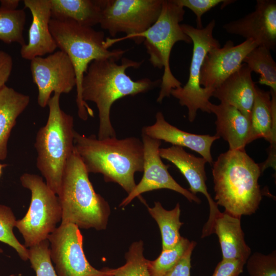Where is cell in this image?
I'll list each match as a JSON object with an SVG mask.
<instances>
[{"instance_id":"7","label":"cell","mask_w":276,"mask_h":276,"mask_svg":"<svg viewBox=\"0 0 276 276\" xmlns=\"http://www.w3.org/2000/svg\"><path fill=\"white\" fill-rule=\"evenodd\" d=\"M185 11L175 0H163L160 15L156 21L145 31L135 35L137 44L143 42L154 67L164 69L160 89L157 102L161 103L169 97L173 89L180 87L181 83L175 77L170 66V56L174 45L178 41L192 43L190 38L181 28Z\"/></svg>"},{"instance_id":"32","label":"cell","mask_w":276,"mask_h":276,"mask_svg":"<svg viewBox=\"0 0 276 276\" xmlns=\"http://www.w3.org/2000/svg\"><path fill=\"white\" fill-rule=\"evenodd\" d=\"M246 262L250 276H276L275 251L268 255L255 252L249 256Z\"/></svg>"},{"instance_id":"11","label":"cell","mask_w":276,"mask_h":276,"mask_svg":"<svg viewBox=\"0 0 276 276\" xmlns=\"http://www.w3.org/2000/svg\"><path fill=\"white\" fill-rule=\"evenodd\" d=\"M50 257L58 276H108L107 268L99 270L87 260L83 236L72 223H61L49 235Z\"/></svg>"},{"instance_id":"6","label":"cell","mask_w":276,"mask_h":276,"mask_svg":"<svg viewBox=\"0 0 276 276\" xmlns=\"http://www.w3.org/2000/svg\"><path fill=\"white\" fill-rule=\"evenodd\" d=\"M60 96V94L54 93L51 97L47 122L38 131L34 144L37 168L57 195L66 164L74 150L75 132L74 118L61 109Z\"/></svg>"},{"instance_id":"29","label":"cell","mask_w":276,"mask_h":276,"mask_svg":"<svg viewBox=\"0 0 276 276\" xmlns=\"http://www.w3.org/2000/svg\"><path fill=\"white\" fill-rule=\"evenodd\" d=\"M191 242L181 237L173 247L162 249L160 255L153 261H148V270L151 276H163L171 270L185 254Z\"/></svg>"},{"instance_id":"8","label":"cell","mask_w":276,"mask_h":276,"mask_svg":"<svg viewBox=\"0 0 276 276\" xmlns=\"http://www.w3.org/2000/svg\"><path fill=\"white\" fill-rule=\"evenodd\" d=\"M23 187L31 192L29 209L25 216L17 220L15 227L29 248L48 240L61 221L62 210L58 196L36 174L24 173L20 177Z\"/></svg>"},{"instance_id":"25","label":"cell","mask_w":276,"mask_h":276,"mask_svg":"<svg viewBox=\"0 0 276 276\" xmlns=\"http://www.w3.org/2000/svg\"><path fill=\"white\" fill-rule=\"evenodd\" d=\"M152 218L157 222L162 236V249H169L175 246L180 240L179 229L183 223L180 221V208L177 203L171 210L165 209L159 201L154 206L148 207Z\"/></svg>"},{"instance_id":"9","label":"cell","mask_w":276,"mask_h":276,"mask_svg":"<svg viewBox=\"0 0 276 276\" xmlns=\"http://www.w3.org/2000/svg\"><path fill=\"white\" fill-rule=\"evenodd\" d=\"M215 24L213 19L201 29L188 24H180L181 29L193 43V54L187 82L183 86L172 89L170 95L177 99L181 106L187 108L190 122L194 121L198 110L211 113L208 105L214 90L201 86L200 77L206 54L213 48L220 47L219 41L213 36Z\"/></svg>"},{"instance_id":"19","label":"cell","mask_w":276,"mask_h":276,"mask_svg":"<svg viewBox=\"0 0 276 276\" xmlns=\"http://www.w3.org/2000/svg\"><path fill=\"white\" fill-rule=\"evenodd\" d=\"M142 132L153 139L171 144L173 146L187 147L197 152L207 163H213L211 148L213 143L219 138L216 135L196 134L183 131L169 123L163 113L155 115V123L143 127Z\"/></svg>"},{"instance_id":"4","label":"cell","mask_w":276,"mask_h":276,"mask_svg":"<svg viewBox=\"0 0 276 276\" xmlns=\"http://www.w3.org/2000/svg\"><path fill=\"white\" fill-rule=\"evenodd\" d=\"M50 32L61 51L68 56L74 66L76 77V104L78 115L84 121L94 117L93 110L82 97V83L89 64L93 61L107 58L121 59L125 50H109L104 46L105 35L103 31L93 27L81 25L70 19L51 18Z\"/></svg>"},{"instance_id":"28","label":"cell","mask_w":276,"mask_h":276,"mask_svg":"<svg viewBox=\"0 0 276 276\" xmlns=\"http://www.w3.org/2000/svg\"><path fill=\"white\" fill-rule=\"evenodd\" d=\"M26 18L24 10L7 11L0 8V40L5 43L17 42L21 47L24 45Z\"/></svg>"},{"instance_id":"35","label":"cell","mask_w":276,"mask_h":276,"mask_svg":"<svg viewBox=\"0 0 276 276\" xmlns=\"http://www.w3.org/2000/svg\"><path fill=\"white\" fill-rule=\"evenodd\" d=\"M196 243L191 241L185 254L176 264L163 276H190L191 259Z\"/></svg>"},{"instance_id":"30","label":"cell","mask_w":276,"mask_h":276,"mask_svg":"<svg viewBox=\"0 0 276 276\" xmlns=\"http://www.w3.org/2000/svg\"><path fill=\"white\" fill-rule=\"evenodd\" d=\"M17 220L12 210L0 204V241L13 248L24 261L29 259V250L21 244L13 233Z\"/></svg>"},{"instance_id":"10","label":"cell","mask_w":276,"mask_h":276,"mask_svg":"<svg viewBox=\"0 0 276 276\" xmlns=\"http://www.w3.org/2000/svg\"><path fill=\"white\" fill-rule=\"evenodd\" d=\"M163 0H101L99 24L112 37L126 34L119 38H106V49L124 39H132L150 28L158 18Z\"/></svg>"},{"instance_id":"3","label":"cell","mask_w":276,"mask_h":276,"mask_svg":"<svg viewBox=\"0 0 276 276\" xmlns=\"http://www.w3.org/2000/svg\"><path fill=\"white\" fill-rule=\"evenodd\" d=\"M262 173L245 150H227L213 163L212 174L217 204L236 217L254 213L262 194L258 183Z\"/></svg>"},{"instance_id":"18","label":"cell","mask_w":276,"mask_h":276,"mask_svg":"<svg viewBox=\"0 0 276 276\" xmlns=\"http://www.w3.org/2000/svg\"><path fill=\"white\" fill-rule=\"evenodd\" d=\"M29 9L32 21L28 31V42L21 47L22 58L31 60L36 57L54 53L57 44L50 32L51 19L50 0H24Z\"/></svg>"},{"instance_id":"21","label":"cell","mask_w":276,"mask_h":276,"mask_svg":"<svg viewBox=\"0 0 276 276\" xmlns=\"http://www.w3.org/2000/svg\"><path fill=\"white\" fill-rule=\"evenodd\" d=\"M208 108L216 117L215 135L226 141L231 150H244L249 143L250 120L229 105L210 102Z\"/></svg>"},{"instance_id":"33","label":"cell","mask_w":276,"mask_h":276,"mask_svg":"<svg viewBox=\"0 0 276 276\" xmlns=\"http://www.w3.org/2000/svg\"><path fill=\"white\" fill-rule=\"evenodd\" d=\"M226 0H175L182 6L190 9L196 15V28H203L202 16L206 12L219 4H223Z\"/></svg>"},{"instance_id":"36","label":"cell","mask_w":276,"mask_h":276,"mask_svg":"<svg viewBox=\"0 0 276 276\" xmlns=\"http://www.w3.org/2000/svg\"><path fill=\"white\" fill-rule=\"evenodd\" d=\"M13 66L12 58L8 53L0 50V89L6 85Z\"/></svg>"},{"instance_id":"27","label":"cell","mask_w":276,"mask_h":276,"mask_svg":"<svg viewBox=\"0 0 276 276\" xmlns=\"http://www.w3.org/2000/svg\"><path fill=\"white\" fill-rule=\"evenodd\" d=\"M144 243L140 240L133 242L126 252L124 265L117 268H107L108 276H151L148 261L143 254Z\"/></svg>"},{"instance_id":"20","label":"cell","mask_w":276,"mask_h":276,"mask_svg":"<svg viewBox=\"0 0 276 276\" xmlns=\"http://www.w3.org/2000/svg\"><path fill=\"white\" fill-rule=\"evenodd\" d=\"M251 70L243 63L233 74L227 78L213 93L221 102L234 106L250 120L256 94Z\"/></svg>"},{"instance_id":"1","label":"cell","mask_w":276,"mask_h":276,"mask_svg":"<svg viewBox=\"0 0 276 276\" xmlns=\"http://www.w3.org/2000/svg\"><path fill=\"white\" fill-rule=\"evenodd\" d=\"M114 58L96 60L89 65L82 83L83 100L94 102L98 110L99 126L97 137H116L110 120V109L118 100L144 93L160 85L161 80L144 78L132 79L126 74L129 68H139L143 61L124 57L120 63Z\"/></svg>"},{"instance_id":"22","label":"cell","mask_w":276,"mask_h":276,"mask_svg":"<svg viewBox=\"0 0 276 276\" xmlns=\"http://www.w3.org/2000/svg\"><path fill=\"white\" fill-rule=\"evenodd\" d=\"M218 237L222 260H240L246 262L251 250L246 244L241 225V218L225 211L215 219L212 234Z\"/></svg>"},{"instance_id":"37","label":"cell","mask_w":276,"mask_h":276,"mask_svg":"<svg viewBox=\"0 0 276 276\" xmlns=\"http://www.w3.org/2000/svg\"><path fill=\"white\" fill-rule=\"evenodd\" d=\"M20 1L19 0H1L0 8L7 11L17 10Z\"/></svg>"},{"instance_id":"14","label":"cell","mask_w":276,"mask_h":276,"mask_svg":"<svg viewBox=\"0 0 276 276\" xmlns=\"http://www.w3.org/2000/svg\"><path fill=\"white\" fill-rule=\"evenodd\" d=\"M257 47L252 40H245L236 45L228 40L222 47L211 50L201 68V86L215 90L239 69L246 55Z\"/></svg>"},{"instance_id":"5","label":"cell","mask_w":276,"mask_h":276,"mask_svg":"<svg viewBox=\"0 0 276 276\" xmlns=\"http://www.w3.org/2000/svg\"><path fill=\"white\" fill-rule=\"evenodd\" d=\"M88 174L74 148L57 195L62 210L61 223H72L79 228L105 229L110 214V206L95 192Z\"/></svg>"},{"instance_id":"16","label":"cell","mask_w":276,"mask_h":276,"mask_svg":"<svg viewBox=\"0 0 276 276\" xmlns=\"http://www.w3.org/2000/svg\"><path fill=\"white\" fill-rule=\"evenodd\" d=\"M159 153L161 158L170 162L179 170L189 184L190 192L194 195L201 193L206 197L210 206V215L203 228L201 237L210 235L212 234L214 221L221 212L208 191L205 170L206 160L203 157H197L188 153L183 147L176 146L160 148Z\"/></svg>"},{"instance_id":"15","label":"cell","mask_w":276,"mask_h":276,"mask_svg":"<svg viewBox=\"0 0 276 276\" xmlns=\"http://www.w3.org/2000/svg\"><path fill=\"white\" fill-rule=\"evenodd\" d=\"M227 33L252 40L269 50L276 47V1L258 0L255 9L245 16L225 24Z\"/></svg>"},{"instance_id":"17","label":"cell","mask_w":276,"mask_h":276,"mask_svg":"<svg viewBox=\"0 0 276 276\" xmlns=\"http://www.w3.org/2000/svg\"><path fill=\"white\" fill-rule=\"evenodd\" d=\"M263 138L270 143L268 156L261 164L264 171L271 167L275 170L276 92L265 91L256 86L255 98L250 118L249 143Z\"/></svg>"},{"instance_id":"31","label":"cell","mask_w":276,"mask_h":276,"mask_svg":"<svg viewBox=\"0 0 276 276\" xmlns=\"http://www.w3.org/2000/svg\"><path fill=\"white\" fill-rule=\"evenodd\" d=\"M28 250V260L36 276H58L50 257L48 240L29 247Z\"/></svg>"},{"instance_id":"24","label":"cell","mask_w":276,"mask_h":276,"mask_svg":"<svg viewBox=\"0 0 276 276\" xmlns=\"http://www.w3.org/2000/svg\"><path fill=\"white\" fill-rule=\"evenodd\" d=\"M51 18L70 19L86 27L99 24L101 0H50Z\"/></svg>"},{"instance_id":"38","label":"cell","mask_w":276,"mask_h":276,"mask_svg":"<svg viewBox=\"0 0 276 276\" xmlns=\"http://www.w3.org/2000/svg\"><path fill=\"white\" fill-rule=\"evenodd\" d=\"M6 166V165L5 164H0V176L2 173V170Z\"/></svg>"},{"instance_id":"39","label":"cell","mask_w":276,"mask_h":276,"mask_svg":"<svg viewBox=\"0 0 276 276\" xmlns=\"http://www.w3.org/2000/svg\"><path fill=\"white\" fill-rule=\"evenodd\" d=\"M3 252V250L0 248V253Z\"/></svg>"},{"instance_id":"34","label":"cell","mask_w":276,"mask_h":276,"mask_svg":"<svg viewBox=\"0 0 276 276\" xmlns=\"http://www.w3.org/2000/svg\"><path fill=\"white\" fill-rule=\"evenodd\" d=\"M246 262L240 260H222L212 276H239Z\"/></svg>"},{"instance_id":"12","label":"cell","mask_w":276,"mask_h":276,"mask_svg":"<svg viewBox=\"0 0 276 276\" xmlns=\"http://www.w3.org/2000/svg\"><path fill=\"white\" fill-rule=\"evenodd\" d=\"M30 70L38 88L37 102L42 108L48 106L51 94H68L76 85L75 70L67 55L60 50L46 57L31 60Z\"/></svg>"},{"instance_id":"26","label":"cell","mask_w":276,"mask_h":276,"mask_svg":"<svg viewBox=\"0 0 276 276\" xmlns=\"http://www.w3.org/2000/svg\"><path fill=\"white\" fill-rule=\"evenodd\" d=\"M243 63H245L252 72L259 74L258 82L260 84L267 85L276 92V63L270 50L258 46L246 55Z\"/></svg>"},{"instance_id":"2","label":"cell","mask_w":276,"mask_h":276,"mask_svg":"<svg viewBox=\"0 0 276 276\" xmlns=\"http://www.w3.org/2000/svg\"><path fill=\"white\" fill-rule=\"evenodd\" d=\"M74 148L88 173H100L106 182L119 185L127 194L136 186L134 175L143 171L142 141L136 137L99 139L76 131Z\"/></svg>"},{"instance_id":"23","label":"cell","mask_w":276,"mask_h":276,"mask_svg":"<svg viewBox=\"0 0 276 276\" xmlns=\"http://www.w3.org/2000/svg\"><path fill=\"white\" fill-rule=\"evenodd\" d=\"M29 96L6 85L0 89V160L7 155V144L16 120L28 106Z\"/></svg>"},{"instance_id":"13","label":"cell","mask_w":276,"mask_h":276,"mask_svg":"<svg viewBox=\"0 0 276 276\" xmlns=\"http://www.w3.org/2000/svg\"><path fill=\"white\" fill-rule=\"evenodd\" d=\"M144 149L143 176L133 190L120 204L125 206L142 194L161 189H167L179 193L189 201L200 203L201 201L195 195L182 187L168 171L169 165L164 164L159 153L162 141L153 139L142 132Z\"/></svg>"}]
</instances>
